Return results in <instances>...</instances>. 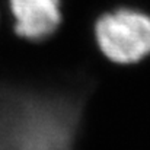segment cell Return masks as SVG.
<instances>
[{"mask_svg":"<svg viewBox=\"0 0 150 150\" xmlns=\"http://www.w3.org/2000/svg\"><path fill=\"white\" fill-rule=\"evenodd\" d=\"M102 52L115 63H136L150 54V18L131 9L106 13L96 23Z\"/></svg>","mask_w":150,"mask_h":150,"instance_id":"2","label":"cell"},{"mask_svg":"<svg viewBox=\"0 0 150 150\" xmlns=\"http://www.w3.org/2000/svg\"><path fill=\"white\" fill-rule=\"evenodd\" d=\"M16 32L32 41L50 37L60 25V0H10Z\"/></svg>","mask_w":150,"mask_h":150,"instance_id":"3","label":"cell"},{"mask_svg":"<svg viewBox=\"0 0 150 150\" xmlns=\"http://www.w3.org/2000/svg\"><path fill=\"white\" fill-rule=\"evenodd\" d=\"M83 108L80 89L0 83V150H73Z\"/></svg>","mask_w":150,"mask_h":150,"instance_id":"1","label":"cell"}]
</instances>
